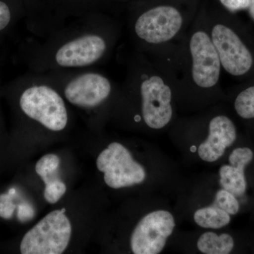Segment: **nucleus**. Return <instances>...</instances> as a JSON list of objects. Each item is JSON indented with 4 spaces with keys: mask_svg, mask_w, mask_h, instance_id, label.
I'll return each instance as SVG.
<instances>
[{
    "mask_svg": "<svg viewBox=\"0 0 254 254\" xmlns=\"http://www.w3.org/2000/svg\"><path fill=\"white\" fill-rule=\"evenodd\" d=\"M120 23L96 12L66 23L41 42L21 46L23 63L34 72L95 68L107 61L122 36Z\"/></svg>",
    "mask_w": 254,
    "mask_h": 254,
    "instance_id": "f257e3e1",
    "label": "nucleus"
},
{
    "mask_svg": "<svg viewBox=\"0 0 254 254\" xmlns=\"http://www.w3.org/2000/svg\"><path fill=\"white\" fill-rule=\"evenodd\" d=\"M146 56L168 76L176 98L205 102L219 94L222 67L209 35L205 11L196 14L180 41Z\"/></svg>",
    "mask_w": 254,
    "mask_h": 254,
    "instance_id": "f03ea898",
    "label": "nucleus"
},
{
    "mask_svg": "<svg viewBox=\"0 0 254 254\" xmlns=\"http://www.w3.org/2000/svg\"><path fill=\"white\" fill-rule=\"evenodd\" d=\"M120 96L138 108L132 117L136 123L160 130L174 117L175 89L165 73L150 58L133 50L127 60L126 73Z\"/></svg>",
    "mask_w": 254,
    "mask_h": 254,
    "instance_id": "7ed1b4c3",
    "label": "nucleus"
},
{
    "mask_svg": "<svg viewBox=\"0 0 254 254\" xmlns=\"http://www.w3.org/2000/svg\"><path fill=\"white\" fill-rule=\"evenodd\" d=\"M4 90L14 97L20 112L30 121L53 132L67 127L66 102L43 73L29 71L9 81Z\"/></svg>",
    "mask_w": 254,
    "mask_h": 254,
    "instance_id": "20e7f679",
    "label": "nucleus"
},
{
    "mask_svg": "<svg viewBox=\"0 0 254 254\" xmlns=\"http://www.w3.org/2000/svg\"><path fill=\"white\" fill-rule=\"evenodd\" d=\"M196 14H187L171 4L152 5L134 11L126 23L133 49L148 55L177 43Z\"/></svg>",
    "mask_w": 254,
    "mask_h": 254,
    "instance_id": "39448f33",
    "label": "nucleus"
},
{
    "mask_svg": "<svg viewBox=\"0 0 254 254\" xmlns=\"http://www.w3.org/2000/svg\"><path fill=\"white\" fill-rule=\"evenodd\" d=\"M68 103L84 110H96L120 93L106 73L95 68L60 70L43 73Z\"/></svg>",
    "mask_w": 254,
    "mask_h": 254,
    "instance_id": "423d86ee",
    "label": "nucleus"
},
{
    "mask_svg": "<svg viewBox=\"0 0 254 254\" xmlns=\"http://www.w3.org/2000/svg\"><path fill=\"white\" fill-rule=\"evenodd\" d=\"M209 35L218 53L222 70L234 77L249 74L254 66L250 47L232 23L216 12H205Z\"/></svg>",
    "mask_w": 254,
    "mask_h": 254,
    "instance_id": "0eeeda50",
    "label": "nucleus"
},
{
    "mask_svg": "<svg viewBox=\"0 0 254 254\" xmlns=\"http://www.w3.org/2000/svg\"><path fill=\"white\" fill-rule=\"evenodd\" d=\"M66 209L53 210L26 232L20 245L22 254H61L71 240V222Z\"/></svg>",
    "mask_w": 254,
    "mask_h": 254,
    "instance_id": "6e6552de",
    "label": "nucleus"
},
{
    "mask_svg": "<svg viewBox=\"0 0 254 254\" xmlns=\"http://www.w3.org/2000/svg\"><path fill=\"white\" fill-rule=\"evenodd\" d=\"M96 166L104 173L105 184L115 190L138 185L146 177L143 167L137 163L127 148L118 142L110 143L100 153Z\"/></svg>",
    "mask_w": 254,
    "mask_h": 254,
    "instance_id": "1a4fd4ad",
    "label": "nucleus"
},
{
    "mask_svg": "<svg viewBox=\"0 0 254 254\" xmlns=\"http://www.w3.org/2000/svg\"><path fill=\"white\" fill-rule=\"evenodd\" d=\"M175 227L173 215L168 210H159L147 214L132 232L130 247L134 254H158Z\"/></svg>",
    "mask_w": 254,
    "mask_h": 254,
    "instance_id": "9d476101",
    "label": "nucleus"
},
{
    "mask_svg": "<svg viewBox=\"0 0 254 254\" xmlns=\"http://www.w3.org/2000/svg\"><path fill=\"white\" fill-rule=\"evenodd\" d=\"M208 137L198 147V154L203 161L213 163L236 141L237 128L231 119L220 114L208 120Z\"/></svg>",
    "mask_w": 254,
    "mask_h": 254,
    "instance_id": "9b49d317",
    "label": "nucleus"
},
{
    "mask_svg": "<svg viewBox=\"0 0 254 254\" xmlns=\"http://www.w3.org/2000/svg\"><path fill=\"white\" fill-rule=\"evenodd\" d=\"M254 157L253 150L248 147H239L232 150L229 156L228 165H222L219 170V182L222 189L237 197L245 194L247 189L245 170Z\"/></svg>",
    "mask_w": 254,
    "mask_h": 254,
    "instance_id": "f8f14e48",
    "label": "nucleus"
},
{
    "mask_svg": "<svg viewBox=\"0 0 254 254\" xmlns=\"http://www.w3.org/2000/svg\"><path fill=\"white\" fill-rule=\"evenodd\" d=\"M235 247V240L229 234L220 235L213 232H207L200 235L197 247L205 254H228Z\"/></svg>",
    "mask_w": 254,
    "mask_h": 254,
    "instance_id": "ddd939ff",
    "label": "nucleus"
},
{
    "mask_svg": "<svg viewBox=\"0 0 254 254\" xmlns=\"http://www.w3.org/2000/svg\"><path fill=\"white\" fill-rule=\"evenodd\" d=\"M193 220L203 228L220 229L230 224L231 217L225 210L213 205L197 210Z\"/></svg>",
    "mask_w": 254,
    "mask_h": 254,
    "instance_id": "4468645a",
    "label": "nucleus"
},
{
    "mask_svg": "<svg viewBox=\"0 0 254 254\" xmlns=\"http://www.w3.org/2000/svg\"><path fill=\"white\" fill-rule=\"evenodd\" d=\"M24 12L11 0H0V43L14 31Z\"/></svg>",
    "mask_w": 254,
    "mask_h": 254,
    "instance_id": "2eb2a0df",
    "label": "nucleus"
},
{
    "mask_svg": "<svg viewBox=\"0 0 254 254\" xmlns=\"http://www.w3.org/2000/svg\"><path fill=\"white\" fill-rule=\"evenodd\" d=\"M234 108L241 118L254 119V85L247 87L237 94L234 101Z\"/></svg>",
    "mask_w": 254,
    "mask_h": 254,
    "instance_id": "dca6fc26",
    "label": "nucleus"
},
{
    "mask_svg": "<svg viewBox=\"0 0 254 254\" xmlns=\"http://www.w3.org/2000/svg\"><path fill=\"white\" fill-rule=\"evenodd\" d=\"M213 205L225 210L230 215H236L240 211V203L236 195L224 189L217 191Z\"/></svg>",
    "mask_w": 254,
    "mask_h": 254,
    "instance_id": "f3484780",
    "label": "nucleus"
},
{
    "mask_svg": "<svg viewBox=\"0 0 254 254\" xmlns=\"http://www.w3.org/2000/svg\"><path fill=\"white\" fill-rule=\"evenodd\" d=\"M60 160L58 155L48 154L42 157L36 165V172L45 183L49 181L50 175H53L59 168Z\"/></svg>",
    "mask_w": 254,
    "mask_h": 254,
    "instance_id": "a211bd4d",
    "label": "nucleus"
},
{
    "mask_svg": "<svg viewBox=\"0 0 254 254\" xmlns=\"http://www.w3.org/2000/svg\"><path fill=\"white\" fill-rule=\"evenodd\" d=\"M66 191V187L59 180H49L46 183L44 198L49 203L54 204L61 199Z\"/></svg>",
    "mask_w": 254,
    "mask_h": 254,
    "instance_id": "6ab92c4d",
    "label": "nucleus"
},
{
    "mask_svg": "<svg viewBox=\"0 0 254 254\" xmlns=\"http://www.w3.org/2000/svg\"><path fill=\"white\" fill-rule=\"evenodd\" d=\"M12 195L9 193L0 195V218L8 220L13 216L16 205L13 203Z\"/></svg>",
    "mask_w": 254,
    "mask_h": 254,
    "instance_id": "aec40b11",
    "label": "nucleus"
},
{
    "mask_svg": "<svg viewBox=\"0 0 254 254\" xmlns=\"http://www.w3.org/2000/svg\"><path fill=\"white\" fill-rule=\"evenodd\" d=\"M220 1L225 9L231 12L248 9L250 4V0H220Z\"/></svg>",
    "mask_w": 254,
    "mask_h": 254,
    "instance_id": "412c9836",
    "label": "nucleus"
},
{
    "mask_svg": "<svg viewBox=\"0 0 254 254\" xmlns=\"http://www.w3.org/2000/svg\"><path fill=\"white\" fill-rule=\"evenodd\" d=\"M35 211L31 205L23 203L18 206L17 216L21 222H26L34 216Z\"/></svg>",
    "mask_w": 254,
    "mask_h": 254,
    "instance_id": "4be33fe9",
    "label": "nucleus"
},
{
    "mask_svg": "<svg viewBox=\"0 0 254 254\" xmlns=\"http://www.w3.org/2000/svg\"><path fill=\"white\" fill-rule=\"evenodd\" d=\"M248 9L251 18L254 21V0H250V4Z\"/></svg>",
    "mask_w": 254,
    "mask_h": 254,
    "instance_id": "5701e85b",
    "label": "nucleus"
},
{
    "mask_svg": "<svg viewBox=\"0 0 254 254\" xmlns=\"http://www.w3.org/2000/svg\"><path fill=\"white\" fill-rule=\"evenodd\" d=\"M16 193V190H15L14 189H11L9 190V193L11 195H14V193Z\"/></svg>",
    "mask_w": 254,
    "mask_h": 254,
    "instance_id": "b1692460",
    "label": "nucleus"
},
{
    "mask_svg": "<svg viewBox=\"0 0 254 254\" xmlns=\"http://www.w3.org/2000/svg\"><path fill=\"white\" fill-rule=\"evenodd\" d=\"M73 1H85V0H73Z\"/></svg>",
    "mask_w": 254,
    "mask_h": 254,
    "instance_id": "393cba45",
    "label": "nucleus"
}]
</instances>
